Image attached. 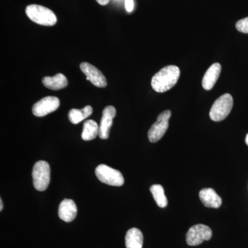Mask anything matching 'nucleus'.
I'll return each instance as SVG.
<instances>
[{"label": "nucleus", "mask_w": 248, "mask_h": 248, "mask_svg": "<svg viewBox=\"0 0 248 248\" xmlns=\"http://www.w3.org/2000/svg\"><path fill=\"white\" fill-rule=\"evenodd\" d=\"M180 73V69L177 66L164 67L152 78V88L157 93L169 91L177 84Z\"/></svg>", "instance_id": "nucleus-1"}, {"label": "nucleus", "mask_w": 248, "mask_h": 248, "mask_svg": "<svg viewBox=\"0 0 248 248\" xmlns=\"http://www.w3.org/2000/svg\"><path fill=\"white\" fill-rule=\"evenodd\" d=\"M26 14L32 22L46 27H52L58 21L51 10L40 5H29L26 9Z\"/></svg>", "instance_id": "nucleus-2"}, {"label": "nucleus", "mask_w": 248, "mask_h": 248, "mask_svg": "<svg viewBox=\"0 0 248 248\" xmlns=\"http://www.w3.org/2000/svg\"><path fill=\"white\" fill-rule=\"evenodd\" d=\"M233 107V98L231 94L226 93L214 103L210 111V117L214 122H221L231 113Z\"/></svg>", "instance_id": "nucleus-3"}, {"label": "nucleus", "mask_w": 248, "mask_h": 248, "mask_svg": "<svg viewBox=\"0 0 248 248\" xmlns=\"http://www.w3.org/2000/svg\"><path fill=\"white\" fill-rule=\"evenodd\" d=\"M32 177L36 190H46L50 180V169L48 163L45 161H37L32 169Z\"/></svg>", "instance_id": "nucleus-4"}, {"label": "nucleus", "mask_w": 248, "mask_h": 248, "mask_svg": "<svg viewBox=\"0 0 248 248\" xmlns=\"http://www.w3.org/2000/svg\"><path fill=\"white\" fill-rule=\"evenodd\" d=\"M95 174L101 182L112 186H122L124 179L122 173L105 164H100L95 170Z\"/></svg>", "instance_id": "nucleus-5"}, {"label": "nucleus", "mask_w": 248, "mask_h": 248, "mask_svg": "<svg viewBox=\"0 0 248 248\" xmlns=\"http://www.w3.org/2000/svg\"><path fill=\"white\" fill-rule=\"evenodd\" d=\"M171 117L170 110H165L157 117L155 122L148 131V140L152 143L157 142L163 138L169 127V120Z\"/></svg>", "instance_id": "nucleus-6"}, {"label": "nucleus", "mask_w": 248, "mask_h": 248, "mask_svg": "<svg viewBox=\"0 0 248 248\" xmlns=\"http://www.w3.org/2000/svg\"><path fill=\"white\" fill-rule=\"evenodd\" d=\"M213 236V232L208 226L197 224L191 227L186 234V242L191 246H198L204 241H209Z\"/></svg>", "instance_id": "nucleus-7"}, {"label": "nucleus", "mask_w": 248, "mask_h": 248, "mask_svg": "<svg viewBox=\"0 0 248 248\" xmlns=\"http://www.w3.org/2000/svg\"><path fill=\"white\" fill-rule=\"evenodd\" d=\"M60 99L58 97L48 96L36 102L32 107V114L36 117H42L54 112L60 107Z\"/></svg>", "instance_id": "nucleus-8"}, {"label": "nucleus", "mask_w": 248, "mask_h": 248, "mask_svg": "<svg viewBox=\"0 0 248 248\" xmlns=\"http://www.w3.org/2000/svg\"><path fill=\"white\" fill-rule=\"evenodd\" d=\"M81 71L86 76V80L91 81L94 86L99 88H105L107 86V81L102 72L87 62H83L80 64Z\"/></svg>", "instance_id": "nucleus-9"}, {"label": "nucleus", "mask_w": 248, "mask_h": 248, "mask_svg": "<svg viewBox=\"0 0 248 248\" xmlns=\"http://www.w3.org/2000/svg\"><path fill=\"white\" fill-rule=\"evenodd\" d=\"M116 115V109L112 106L106 107L103 110L102 120L99 125V137L102 140H107L112 127L113 119Z\"/></svg>", "instance_id": "nucleus-10"}, {"label": "nucleus", "mask_w": 248, "mask_h": 248, "mask_svg": "<svg viewBox=\"0 0 248 248\" xmlns=\"http://www.w3.org/2000/svg\"><path fill=\"white\" fill-rule=\"evenodd\" d=\"M78 214L76 204L71 200H64L60 204L58 209L59 217L62 221L71 222L76 218Z\"/></svg>", "instance_id": "nucleus-11"}, {"label": "nucleus", "mask_w": 248, "mask_h": 248, "mask_svg": "<svg viewBox=\"0 0 248 248\" xmlns=\"http://www.w3.org/2000/svg\"><path fill=\"white\" fill-rule=\"evenodd\" d=\"M221 71V66L220 63H215L210 66V68L205 72L203 80H202V86L204 89L210 91L213 89L219 78Z\"/></svg>", "instance_id": "nucleus-12"}, {"label": "nucleus", "mask_w": 248, "mask_h": 248, "mask_svg": "<svg viewBox=\"0 0 248 248\" xmlns=\"http://www.w3.org/2000/svg\"><path fill=\"white\" fill-rule=\"evenodd\" d=\"M200 198L207 208L217 209L221 206L222 200L213 188L202 189L200 192Z\"/></svg>", "instance_id": "nucleus-13"}, {"label": "nucleus", "mask_w": 248, "mask_h": 248, "mask_svg": "<svg viewBox=\"0 0 248 248\" xmlns=\"http://www.w3.org/2000/svg\"><path fill=\"white\" fill-rule=\"evenodd\" d=\"M42 83L46 88L53 91L64 89L68 84L66 77L61 73L53 77H45L42 79Z\"/></svg>", "instance_id": "nucleus-14"}, {"label": "nucleus", "mask_w": 248, "mask_h": 248, "mask_svg": "<svg viewBox=\"0 0 248 248\" xmlns=\"http://www.w3.org/2000/svg\"><path fill=\"white\" fill-rule=\"evenodd\" d=\"M143 234L138 228H131L125 235L126 248H142L143 247Z\"/></svg>", "instance_id": "nucleus-15"}, {"label": "nucleus", "mask_w": 248, "mask_h": 248, "mask_svg": "<svg viewBox=\"0 0 248 248\" xmlns=\"http://www.w3.org/2000/svg\"><path fill=\"white\" fill-rule=\"evenodd\" d=\"M93 108L91 106H86L84 108L72 109L68 113V119L73 124H78L92 115Z\"/></svg>", "instance_id": "nucleus-16"}, {"label": "nucleus", "mask_w": 248, "mask_h": 248, "mask_svg": "<svg viewBox=\"0 0 248 248\" xmlns=\"http://www.w3.org/2000/svg\"><path fill=\"white\" fill-rule=\"evenodd\" d=\"M99 126L94 120H87L84 123L81 138L84 141H91L99 135Z\"/></svg>", "instance_id": "nucleus-17"}, {"label": "nucleus", "mask_w": 248, "mask_h": 248, "mask_svg": "<svg viewBox=\"0 0 248 248\" xmlns=\"http://www.w3.org/2000/svg\"><path fill=\"white\" fill-rule=\"evenodd\" d=\"M151 192L158 206L162 208H166L167 206V197L165 195L164 189L162 186L159 185V184L152 186Z\"/></svg>", "instance_id": "nucleus-18"}, {"label": "nucleus", "mask_w": 248, "mask_h": 248, "mask_svg": "<svg viewBox=\"0 0 248 248\" xmlns=\"http://www.w3.org/2000/svg\"><path fill=\"white\" fill-rule=\"evenodd\" d=\"M236 28L239 32L248 33V17L238 21L236 24Z\"/></svg>", "instance_id": "nucleus-19"}, {"label": "nucleus", "mask_w": 248, "mask_h": 248, "mask_svg": "<svg viewBox=\"0 0 248 248\" xmlns=\"http://www.w3.org/2000/svg\"><path fill=\"white\" fill-rule=\"evenodd\" d=\"M125 9L128 13H131L134 9L133 0H125Z\"/></svg>", "instance_id": "nucleus-20"}, {"label": "nucleus", "mask_w": 248, "mask_h": 248, "mask_svg": "<svg viewBox=\"0 0 248 248\" xmlns=\"http://www.w3.org/2000/svg\"><path fill=\"white\" fill-rule=\"evenodd\" d=\"M98 4L102 5V6H106L108 4L110 0H96Z\"/></svg>", "instance_id": "nucleus-21"}, {"label": "nucleus", "mask_w": 248, "mask_h": 248, "mask_svg": "<svg viewBox=\"0 0 248 248\" xmlns=\"http://www.w3.org/2000/svg\"><path fill=\"white\" fill-rule=\"evenodd\" d=\"M3 209V203H2V200H0V211H1Z\"/></svg>", "instance_id": "nucleus-22"}, {"label": "nucleus", "mask_w": 248, "mask_h": 248, "mask_svg": "<svg viewBox=\"0 0 248 248\" xmlns=\"http://www.w3.org/2000/svg\"><path fill=\"white\" fill-rule=\"evenodd\" d=\"M246 144L248 145V134L247 135H246Z\"/></svg>", "instance_id": "nucleus-23"}]
</instances>
